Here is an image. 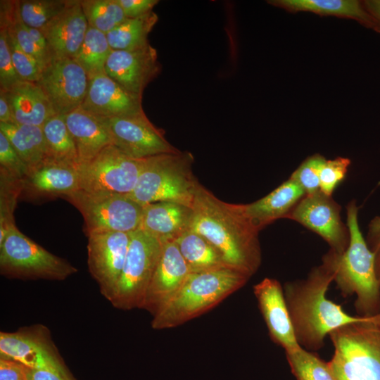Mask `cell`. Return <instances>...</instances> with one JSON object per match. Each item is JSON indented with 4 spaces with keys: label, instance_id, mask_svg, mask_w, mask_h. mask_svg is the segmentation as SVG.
<instances>
[{
    "label": "cell",
    "instance_id": "obj_45",
    "mask_svg": "<svg viewBox=\"0 0 380 380\" xmlns=\"http://www.w3.org/2000/svg\"><path fill=\"white\" fill-rule=\"evenodd\" d=\"M0 122H12L11 110L6 97L1 90H0Z\"/></svg>",
    "mask_w": 380,
    "mask_h": 380
},
{
    "label": "cell",
    "instance_id": "obj_26",
    "mask_svg": "<svg viewBox=\"0 0 380 380\" xmlns=\"http://www.w3.org/2000/svg\"><path fill=\"white\" fill-rule=\"evenodd\" d=\"M268 4L291 13L311 12L325 16H336L358 21L364 26L380 32V26L357 0H271Z\"/></svg>",
    "mask_w": 380,
    "mask_h": 380
},
{
    "label": "cell",
    "instance_id": "obj_22",
    "mask_svg": "<svg viewBox=\"0 0 380 380\" xmlns=\"http://www.w3.org/2000/svg\"><path fill=\"white\" fill-rule=\"evenodd\" d=\"M1 90L9 103L12 123L42 127L57 113L37 82L20 80Z\"/></svg>",
    "mask_w": 380,
    "mask_h": 380
},
{
    "label": "cell",
    "instance_id": "obj_11",
    "mask_svg": "<svg viewBox=\"0 0 380 380\" xmlns=\"http://www.w3.org/2000/svg\"><path fill=\"white\" fill-rule=\"evenodd\" d=\"M341 205L320 190L302 198L286 217L319 236L329 249L342 254L350 241L347 224L341 218Z\"/></svg>",
    "mask_w": 380,
    "mask_h": 380
},
{
    "label": "cell",
    "instance_id": "obj_35",
    "mask_svg": "<svg viewBox=\"0 0 380 380\" xmlns=\"http://www.w3.org/2000/svg\"><path fill=\"white\" fill-rule=\"evenodd\" d=\"M70 0H17L20 16L28 27L42 30L63 11Z\"/></svg>",
    "mask_w": 380,
    "mask_h": 380
},
{
    "label": "cell",
    "instance_id": "obj_24",
    "mask_svg": "<svg viewBox=\"0 0 380 380\" xmlns=\"http://www.w3.org/2000/svg\"><path fill=\"white\" fill-rule=\"evenodd\" d=\"M192 208L184 205L161 201L144 206L140 229L158 238L160 241H175L189 229Z\"/></svg>",
    "mask_w": 380,
    "mask_h": 380
},
{
    "label": "cell",
    "instance_id": "obj_21",
    "mask_svg": "<svg viewBox=\"0 0 380 380\" xmlns=\"http://www.w3.org/2000/svg\"><path fill=\"white\" fill-rule=\"evenodd\" d=\"M88 27L80 0H70L65 8L41 31L47 41L51 57L74 59Z\"/></svg>",
    "mask_w": 380,
    "mask_h": 380
},
{
    "label": "cell",
    "instance_id": "obj_5",
    "mask_svg": "<svg viewBox=\"0 0 380 380\" xmlns=\"http://www.w3.org/2000/svg\"><path fill=\"white\" fill-rule=\"evenodd\" d=\"M329 336L335 380H380V314L339 327Z\"/></svg>",
    "mask_w": 380,
    "mask_h": 380
},
{
    "label": "cell",
    "instance_id": "obj_31",
    "mask_svg": "<svg viewBox=\"0 0 380 380\" xmlns=\"http://www.w3.org/2000/svg\"><path fill=\"white\" fill-rule=\"evenodd\" d=\"M111 51L106 34L89 26L82 44L74 59L91 79L105 73V65Z\"/></svg>",
    "mask_w": 380,
    "mask_h": 380
},
{
    "label": "cell",
    "instance_id": "obj_23",
    "mask_svg": "<svg viewBox=\"0 0 380 380\" xmlns=\"http://www.w3.org/2000/svg\"><path fill=\"white\" fill-rule=\"evenodd\" d=\"M305 196L303 189L289 177L264 197L243 204V208L253 224L260 231L274 221L286 218Z\"/></svg>",
    "mask_w": 380,
    "mask_h": 380
},
{
    "label": "cell",
    "instance_id": "obj_34",
    "mask_svg": "<svg viewBox=\"0 0 380 380\" xmlns=\"http://www.w3.org/2000/svg\"><path fill=\"white\" fill-rule=\"evenodd\" d=\"M22 190V179L0 169V245L15 227L14 212Z\"/></svg>",
    "mask_w": 380,
    "mask_h": 380
},
{
    "label": "cell",
    "instance_id": "obj_15",
    "mask_svg": "<svg viewBox=\"0 0 380 380\" xmlns=\"http://www.w3.org/2000/svg\"><path fill=\"white\" fill-rule=\"evenodd\" d=\"M0 353L32 369H65L50 332L44 325L23 327L14 332L1 331Z\"/></svg>",
    "mask_w": 380,
    "mask_h": 380
},
{
    "label": "cell",
    "instance_id": "obj_10",
    "mask_svg": "<svg viewBox=\"0 0 380 380\" xmlns=\"http://www.w3.org/2000/svg\"><path fill=\"white\" fill-rule=\"evenodd\" d=\"M147 158H130L109 145L89 161L79 165V189L129 195L135 188Z\"/></svg>",
    "mask_w": 380,
    "mask_h": 380
},
{
    "label": "cell",
    "instance_id": "obj_27",
    "mask_svg": "<svg viewBox=\"0 0 380 380\" xmlns=\"http://www.w3.org/2000/svg\"><path fill=\"white\" fill-rule=\"evenodd\" d=\"M0 132L8 139L29 170L48 158L42 127L0 122Z\"/></svg>",
    "mask_w": 380,
    "mask_h": 380
},
{
    "label": "cell",
    "instance_id": "obj_6",
    "mask_svg": "<svg viewBox=\"0 0 380 380\" xmlns=\"http://www.w3.org/2000/svg\"><path fill=\"white\" fill-rule=\"evenodd\" d=\"M193 161L190 153L181 151L148 158L128 196L144 206L170 201L192 208L199 183L192 173Z\"/></svg>",
    "mask_w": 380,
    "mask_h": 380
},
{
    "label": "cell",
    "instance_id": "obj_1",
    "mask_svg": "<svg viewBox=\"0 0 380 380\" xmlns=\"http://www.w3.org/2000/svg\"><path fill=\"white\" fill-rule=\"evenodd\" d=\"M191 208L189 229L203 236L226 265L252 277L262 262L260 231L243 204L224 202L198 183Z\"/></svg>",
    "mask_w": 380,
    "mask_h": 380
},
{
    "label": "cell",
    "instance_id": "obj_25",
    "mask_svg": "<svg viewBox=\"0 0 380 380\" xmlns=\"http://www.w3.org/2000/svg\"><path fill=\"white\" fill-rule=\"evenodd\" d=\"M63 116L77 148L79 165L89 161L112 145L110 134L99 117L81 108Z\"/></svg>",
    "mask_w": 380,
    "mask_h": 380
},
{
    "label": "cell",
    "instance_id": "obj_41",
    "mask_svg": "<svg viewBox=\"0 0 380 380\" xmlns=\"http://www.w3.org/2000/svg\"><path fill=\"white\" fill-rule=\"evenodd\" d=\"M31 370L20 362L1 355L0 380H29Z\"/></svg>",
    "mask_w": 380,
    "mask_h": 380
},
{
    "label": "cell",
    "instance_id": "obj_7",
    "mask_svg": "<svg viewBox=\"0 0 380 380\" xmlns=\"http://www.w3.org/2000/svg\"><path fill=\"white\" fill-rule=\"evenodd\" d=\"M77 272L70 262L44 248L16 226L0 245V272L7 278L63 281Z\"/></svg>",
    "mask_w": 380,
    "mask_h": 380
},
{
    "label": "cell",
    "instance_id": "obj_30",
    "mask_svg": "<svg viewBox=\"0 0 380 380\" xmlns=\"http://www.w3.org/2000/svg\"><path fill=\"white\" fill-rule=\"evenodd\" d=\"M50 160L79 165L77 148L64 116L56 114L42 126Z\"/></svg>",
    "mask_w": 380,
    "mask_h": 380
},
{
    "label": "cell",
    "instance_id": "obj_18",
    "mask_svg": "<svg viewBox=\"0 0 380 380\" xmlns=\"http://www.w3.org/2000/svg\"><path fill=\"white\" fill-rule=\"evenodd\" d=\"M141 309L153 316L175 295L191 272L175 241H163Z\"/></svg>",
    "mask_w": 380,
    "mask_h": 380
},
{
    "label": "cell",
    "instance_id": "obj_9",
    "mask_svg": "<svg viewBox=\"0 0 380 380\" xmlns=\"http://www.w3.org/2000/svg\"><path fill=\"white\" fill-rule=\"evenodd\" d=\"M162 242L141 229L131 233L125 262L110 303L117 309H141L158 262Z\"/></svg>",
    "mask_w": 380,
    "mask_h": 380
},
{
    "label": "cell",
    "instance_id": "obj_29",
    "mask_svg": "<svg viewBox=\"0 0 380 380\" xmlns=\"http://www.w3.org/2000/svg\"><path fill=\"white\" fill-rule=\"evenodd\" d=\"M158 17L153 11L141 17L126 18L114 30L106 34L112 50H133L148 44V36Z\"/></svg>",
    "mask_w": 380,
    "mask_h": 380
},
{
    "label": "cell",
    "instance_id": "obj_28",
    "mask_svg": "<svg viewBox=\"0 0 380 380\" xmlns=\"http://www.w3.org/2000/svg\"><path fill=\"white\" fill-rule=\"evenodd\" d=\"M175 241L191 272L227 266L216 249L196 232L188 229Z\"/></svg>",
    "mask_w": 380,
    "mask_h": 380
},
{
    "label": "cell",
    "instance_id": "obj_2",
    "mask_svg": "<svg viewBox=\"0 0 380 380\" xmlns=\"http://www.w3.org/2000/svg\"><path fill=\"white\" fill-rule=\"evenodd\" d=\"M333 272L322 262L307 277L284 283V293L298 345L309 351L322 348L324 338L334 329L365 317L351 315L327 297Z\"/></svg>",
    "mask_w": 380,
    "mask_h": 380
},
{
    "label": "cell",
    "instance_id": "obj_20",
    "mask_svg": "<svg viewBox=\"0 0 380 380\" xmlns=\"http://www.w3.org/2000/svg\"><path fill=\"white\" fill-rule=\"evenodd\" d=\"M253 293L271 340L285 351L300 348L280 282L265 277L253 286Z\"/></svg>",
    "mask_w": 380,
    "mask_h": 380
},
{
    "label": "cell",
    "instance_id": "obj_17",
    "mask_svg": "<svg viewBox=\"0 0 380 380\" xmlns=\"http://www.w3.org/2000/svg\"><path fill=\"white\" fill-rule=\"evenodd\" d=\"M78 166L46 159L22 179L20 200L37 203L70 195L79 189Z\"/></svg>",
    "mask_w": 380,
    "mask_h": 380
},
{
    "label": "cell",
    "instance_id": "obj_12",
    "mask_svg": "<svg viewBox=\"0 0 380 380\" xmlns=\"http://www.w3.org/2000/svg\"><path fill=\"white\" fill-rule=\"evenodd\" d=\"M99 118L110 134L112 145L130 158L144 159L180 152L167 141L164 132L156 127L145 113L134 116Z\"/></svg>",
    "mask_w": 380,
    "mask_h": 380
},
{
    "label": "cell",
    "instance_id": "obj_16",
    "mask_svg": "<svg viewBox=\"0 0 380 380\" xmlns=\"http://www.w3.org/2000/svg\"><path fill=\"white\" fill-rule=\"evenodd\" d=\"M161 72L156 49L151 44L133 50H112L105 73L127 91L141 96Z\"/></svg>",
    "mask_w": 380,
    "mask_h": 380
},
{
    "label": "cell",
    "instance_id": "obj_38",
    "mask_svg": "<svg viewBox=\"0 0 380 380\" xmlns=\"http://www.w3.org/2000/svg\"><path fill=\"white\" fill-rule=\"evenodd\" d=\"M350 165L348 158L337 157L326 160L319 172V189L324 194L332 196L334 191L345 179Z\"/></svg>",
    "mask_w": 380,
    "mask_h": 380
},
{
    "label": "cell",
    "instance_id": "obj_33",
    "mask_svg": "<svg viewBox=\"0 0 380 380\" xmlns=\"http://www.w3.org/2000/svg\"><path fill=\"white\" fill-rule=\"evenodd\" d=\"M80 4L89 26L106 34L126 19L117 0H80Z\"/></svg>",
    "mask_w": 380,
    "mask_h": 380
},
{
    "label": "cell",
    "instance_id": "obj_3",
    "mask_svg": "<svg viewBox=\"0 0 380 380\" xmlns=\"http://www.w3.org/2000/svg\"><path fill=\"white\" fill-rule=\"evenodd\" d=\"M358 207L352 200L346 206V224L350 241L342 254L329 250L322 262L333 272L334 282L344 298L356 296L354 306L357 316L380 314V284L375 258L363 236L358 222Z\"/></svg>",
    "mask_w": 380,
    "mask_h": 380
},
{
    "label": "cell",
    "instance_id": "obj_46",
    "mask_svg": "<svg viewBox=\"0 0 380 380\" xmlns=\"http://www.w3.org/2000/svg\"><path fill=\"white\" fill-rule=\"evenodd\" d=\"M363 4L367 11L380 26V0H366L363 1Z\"/></svg>",
    "mask_w": 380,
    "mask_h": 380
},
{
    "label": "cell",
    "instance_id": "obj_43",
    "mask_svg": "<svg viewBox=\"0 0 380 380\" xmlns=\"http://www.w3.org/2000/svg\"><path fill=\"white\" fill-rule=\"evenodd\" d=\"M126 18H136L153 11L158 0H117Z\"/></svg>",
    "mask_w": 380,
    "mask_h": 380
},
{
    "label": "cell",
    "instance_id": "obj_32",
    "mask_svg": "<svg viewBox=\"0 0 380 380\" xmlns=\"http://www.w3.org/2000/svg\"><path fill=\"white\" fill-rule=\"evenodd\" d=\"M291 372L296 380H335L329 362L301 347L285 351Z\"/></svg>",
    "mask_w": 380,
    "mask_h": 380
},
{
    "label": "cell",
    "instance_id": "obj_44",
    "mask_svg": "<svg viewBox=\"0 0 380 380\" xmlns=\"http://www.w3.org/2000/svg\"><path fill=\"white\" fill-rule=\"evenodd\" d=\"M29 380H73L66 369H32Z\"/></svg>",
    "mask_w": 380,
    "mask_h": 380
},
{
    "label": "cell",
    "instance_id": "obj_39",
    "mask_svg": "<svg viewBox=\"0 0 380 380\" xmlns=\"http://www.w3.org/2000/svg\"><path fill=\"white\" fill-rule=\"evenodd\" d=\"M20 80L11 58L6 23L0 15V89L6 90Z\"/></svg>",
    "mask_w": 380,
    "mask_h": 380
},
{
    "label": "cell",
    "instance_id": "obj_36",
    "mask_svg": "<svg viewBox=\"0 0 380 380\" xmlns=\"http://www.w3.org/2000/svg\"><path fill=\"white\" fill-rule=\"evenodd\" d=\"M326 160L320 154L312 155L304 160L289 177L303 189L305 195L320 190L319 172Z\"/></svg>",
    "mask_w": 380,
    "mask_h": 380
},
{
    "label": "cell",
    "instance_id": "obj_19",
    "mask_svg": "<svg viewBox=\"0 0 380 380\" xmlns=\"http://www.w3.org/2000/svg\"><path fill=\"white\" fill-rule=\"evenodd\" d=\"M142 96L133 94L106 73L89 79L82 109L101 118L127 117L144 114Z\"/></svg>",
    "mask_w": 380,
    "mask_h": 380
},
{
    "label": "cell",
    "instance_id": "obj_37",
    "mask_svg": "<svg viewBox=\"0 0 380 380\" xmlns=\"http://www.w3.org/2000/svg\"><path fill=\"white\" fill-rule=\"evenodd\" d=\"M7 31L11 58L17 74L22 80L37 82L42 70L41 67L32 56L23 51L8 27Z\"/></svg>",
    "mask_w": 380,
    "mask_h": 380
},
{
    "label": "cell",
    "instance_id": "obj_4",
    "mask_svg": "<svg viewBox=\"0 0 380 380\" xmlns=\"http://www.w3.org/2000/svg\"><path fill=\"white\" fill-rule=\"evenodd\" d=\"M249 279L227 266L191 272L175 295L153 316L151 327L165 329L183 324L217 306Z\"/></svg>",
    "mask_w": 380,
    "mask_h": 380
},
{
    "label": "cell",
    "instance_id": "obj_14",
    "mask_svg": "<svg viewBox=\"0 0 380 380\" xmlns=\"http://www.w3.org/2000/svg\"><path fill=\"white\" fill-rule=\"evenodd\" d=\"M131 233L105 232L87 236L89 272L101 294L109 301L125 262Z\"/></svg>",
    "mask_w": 380,
    "mask_h": 380
},
{
    "label": "cell",
    "instance_id": "obj_42",
    "mask_svg": "<svg viewBox=\"0 0 380 380\" xmlns=\"http://www.w3.org/2000/svg\"><path fill=\"white\" fill-rule=\"evenodd\" d=\"M365 240L374 255L376 271L380 284V215L374 217L369 222Z\"/></svg>",
    "mask_w": 380,
    "mask_h": 380
},
{
    "label": "cell",
    "instance_id": "obj_40",
    "mask_svg": "<svg viewBox=\"0 0 380 380\" xmlns=\"http://www.w3.org/2000/svg\"><path fill=\"white\" fill-rule=\"evenodd\" d=\"M0 169L20 179H23L29 171L27 165L1 132H0Z\"/></svg>",
    "mask_w": 380,
    "mask_h": 380
},
{
    "label": "cell",
    "instance_id": "obj_8",
    "mask_svg": "<svg viewBox=\"0 0 380 380\" xmlns=\"http://www.w3.org/2000/svg\"><path fill=\"white\" fill-rule=\"evenodd\" d=\"M63 198L82 215L87 236L105 232L131 233L140 229L144 205L127 194L78 189Z\"/></svg>",
    "mask_w": 380,
    "mask_h": 380
},
{
    "label": "cell",
    "instance_id": "obj_13",
    "mask_svg": "<svg viewBox=\"0 0 380 380\" xmlns=\"http://www.w3.org/2000/svg\"><path fill=\"white\" fill-rule=\"evenodd\" d=\"M37 83L56 113L64 115L81 106L87 92L89 78L75 59L52 57L42 70Z\"/></svg>",
    "mask_w": 380,
    "mask_h": 380
}]
</instances>
